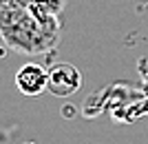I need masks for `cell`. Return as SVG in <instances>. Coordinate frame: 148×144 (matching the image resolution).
Masks as SVG:
<instances>
[{"label":"cell","instance_id":"obj_1","mask_svg":"<svg viewBox=\"0 0 148 144\" xmlns=\"http://www.w3.org/2000/svg\"><path fill=\"white\" fill-rule=\"evenodd\" d=\"M60 16L42 9L0 7V38L16 53L40 56L60 44Z\"/></svg>","mask_w":148,"mask_h":144},{"label":"cell","instance_id":"obj_4","mask_svg":"<svg viewBox=\"0 0 148 144\" xmlns=\"http://www.w3.org/2000/svg\"><path fill=\"white\" fill-rule=\"evenodd\" d=\"M0 7H27V9H42V11L60 16L66 7V0H0Z\"/></svg>","mask_w":148,"mask_h":144},{"label":"cell","instance_id":"obj_2","mask_svg":"<svg viewBox=\"0 0 148 144\" xmlns=\"http://www.w3.org/2000/svg\"><path fill=\"white\" fill-rule=\"evenodd\" d=\"M82 87V73L69 62H58L49 69V91L58 98H69Z\"/></svg>","mask_w":148,"mask_h":144},{"label":"cell","instance_id":"obj_3","mask_svg":"<svg viewBox=\"0 0 148 144\" xmlns=\"http://www.w3.org/2000/svg\"><path fill=\"white\" fill-rule=\"evenodd\" d=\"M16 87L22 95H31V98L44 93L49 91V71L33 62L25 64L16 73Z\"/></svg>","mask_w":148,"mask_h":144}]
</instances>
